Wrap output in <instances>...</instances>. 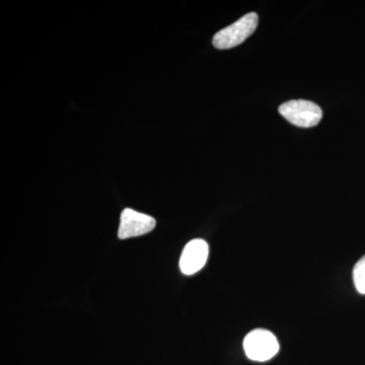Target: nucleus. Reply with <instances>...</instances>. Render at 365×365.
<instances>
[{"label":"nucleus","mask_w":365,"mask_h":365,"mask_svg":"<svg viewBox=\"0 0 365 365\" xmlns=\"http://www.w3.org/2000/svg\"><path fill=\"white\" fill-rule=\"evenodd\" d=\"M157 222L150 215L137 212L133 209L126 208L120 218V227L118 230L119 239H130L148 234L155 227Z\"/></svg>","instance_id":"20e7f679"},{"label":"nucleus","mask_w":365,"mask_h":365,"mask_svg":"<svg viewBox=\"0 0 365 365\" xmlns=\"http://www.w3.org/2000/svg\"><path fill=\"white\" fill-rule=\"evenodd\" d=\"M353 281L360 294H365V255L353 268Z\"/></svg>","instance_id":"423d86ee"},{"label":"nucleus","mask_w":365,"mask_h":365,"mask_svg":"<svg viewBox=\"0 0 365 365\" xmlns=\"http://www.w3.org/2000/svg\"><path fill=\"white\" fill-rule=\"evenodd\" d=\"M208 255L207 242L201 239L192 240L182 250L180 269L186 275H193L205 266Z\"/></svg>","instance_id":"39448f33"},{"label":"nucleus","mask_w":365,"mask_h":365,"mask_svg":"<svg viewBox=\"0 0 365 365\" xmlns=\"http://www.w3.org/2000/svg\"><path fill=\"white\" fill-rule=\"evenodd\" d=\"M279 113L288 122L302 128L316 126L323 117L321 108L306 100L288 101L280 106Z\"/></svg>","instance_id":"7ed1b4c3"},{"label":"nucleus","mask_w":365,"mask_h":365,"mask_svg":"<svg viewBox=\"0 0 365 365\" xmlns=\"http://www.w3.org/2000/svg\"><path fill=\"white\" fill-rule=\"evenodd\" d=\"M279 348L277 338L265 329H255L244 339L245 352L253 361H268L277 354Z\"/></svg>","instance_id":"f03ea898"},{"label":"nucleus","mask_w":365,"mask_h":365,"mask_svg":"<svg viewBox=\"0 0 365 365\" xmlns=\"http://www.w3.org/2000/svg\"><path fill=\"white\" fill-rule=\"evenodd\" d=\"M259 18L257 14L250 13L242 16L232 25L222 29L213 37V46L217 49H230L241 45L256 31Z\"/></svg>","instance_id":"f257e3e1"}]
</instances>
